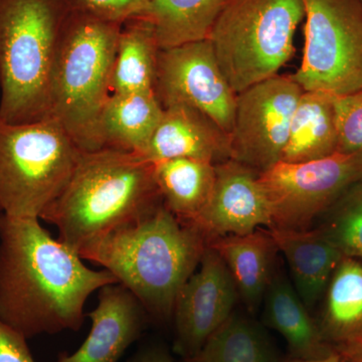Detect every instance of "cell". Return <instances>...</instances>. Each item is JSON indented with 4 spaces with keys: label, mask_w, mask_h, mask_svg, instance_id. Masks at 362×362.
Wrapping results in <instances>:
<instances>
[{
    "label": "cell",
    "mask_w": 362,
    "mask_h": 362,
    "mask_svg": "<svg viewBox=\"0 0 362 362\" xmlns=\"http://www.w3.org/2000/svg\"><path fill=\"white\" fill-rule=\"evenodd\" d=\"M116 283L54 240L40 218L0 214V320L26 339L78 331L90 295Z\"/></svg>",
    "instance_id": "obj_1"
},
{
    "label": "cell",
    "mask_w": 362,
    "mask_h": 362,
    "mask_svg": "<svg viewBox=\"0 0 362 362\" xmlns=\"http://www.w3.org/2000/svg\"><path fill=\"white\" fill-rule=\"evenodd\" d=\"M206 246L197 226L178 220L162 202L139 220L93 240L78 255L113 274L149 318L166 321Z\"/></svg>",
    "instance_id": "obj_2"
},
{
    "label": "cell",
    "mask_w": 362,
    "mask_h": 362,
    "mask_svg": "<svg viewBox=\"0 0 362 362\" xmlns=\"http://www.w3.org/2000/svg\"><path fill=\"white\" fill-rule=\"evenodd\" d=\"M153 163L136 152H82L63 192L40 220L78 252L93 240L139 220L162 204Z\"/></svg>",
    "instance_id": "obj_3"
},
{
    "label": "cell",
    "mask_w": 362,
    "mask_h": 362,
    "mask_svg": "<svg viewBox=\"0 0 362 362\" xmlns=\"http://www.w3.org/2000/svg\"><path fill=\"white\" fill-rule=\"evenodd\" d=\"M68 0H0V119L51 117L52 75Z\"/></svg>",
    "instance_id": "obj_4"
},
{
    "label": "cell",
    "mask_w": 362,
    "mask_h": 362,
    "mask_svg": "<svg viewBox=\"0 0 362 362\" xmlns=\"http://www.w3.org/2000/svg\"><path fill=\"white\" fill-rule=\"evenodd\" d=\"M121 26L71 11L62 33L52 75L51 117L84 152L103 149L100 118L111 96Z\"/></svg>",
    "instance_id": "obj_5"
},
{
    "label": "cell",
    "mask_w": 362,
    "mask_h": 362,
    "mask_svg": "<svg viewBox=\"0 0 362 362\" xmlns=\"http://www.w3.org/2000/svg\"><path fill=\"white\" fill-rule=\"evenodd\" d=\"M82 150L52 118L26 123L0 119V211L40 218L75 171Z\"/></svg>",
    "instance_id": "obj_6"
},
{
    "label": "cell",
    "mask_w": 362,
    "mask_h": 362,
    "mask_svg": "<svg viewBox=\"0 0 362 362\" xmlns=\"http://www.w3.org/2000/svg\"><path fill=\"white\" fill-rule=\"evenodd\" d=\"M304 16L302 0H226L209 40L237 94L278 75L291 59Z\"/></svg>",
    "instance_id": "obj_7"
},
{
    "label": "cell",
    "mask_w": 362,
    "mask_h": 362,
    "mask_svg": "<svg viewBox=\"0 0 362 362\" xmlns=\"http://www.w3.org/2000/svg\"><path fill=\"white\" fill-rule=\"evenodd\" d=\"M305 45L293 80L304 90L339 97L362 90L359 0H302Z\"/></svg>",
    "instance_id": "obj_8"
},
{
    "label": "cell",
    "mask_w": 362,
    "mask_h": 362,
    "mask_svg": "<svg viewBox=\"0 0 362 362\" xmlns=\"http://www.w3.org/2000/svg\"><path fill=\"white\" fill-rule=\"evenodd\" d=\"M362 180V154L335 153L303 163L278 162L259 175L272 228L308 230L340 195Z\"/></svg>",
    "instance_id": "obj_9"
},
{
    "label": "cell",
    "mask_w": 362,
    "mask_h": 362,
    "mask_svg": "<svg viewBox=\"0 0 362 362\" xmlns=\"http://www.w3.org/2000/svg\"><path fill=\"white\" fill-rule=\"evenodd\" d=\"M303 92L292 76L278 74L239 93L230 134L233 160L259 173L280 162Z\"/></svg>",
    "instance_id": "obj_10"
},
{
    "label": "cell",
    "mask_w": 362,
    "mask_h": 362,
    "mask_svg": "<svg viewBox=\"0 0 362 362\" xmlns=\"http://www.w3.org/2000/svg\"><path fill=\"white\" fill-rule=\"evenodd\" d=\"M156 93L162 107L189 105L232 132L238 94L223 75L209 40L160 51Z\"/></svg>",
    "instance_id": "obj_11"
},
{
    "label": "cell",
    "mask_w": 362,
    "mask_h": 362,
    "mask_svg": "<svg viewBox=\"0 0 362 362\" xmlns=\"http://www.w3.org/2000/svg\"><path fill=\"white\" fill-rule=\"evenodd\" d=\"M240 299L223 259L207 245L199 265L176 298L175 350L183 359L195 356L233 313Z\"/></svg>",
    "instance_id": "obj_12"
},
{
    "label": "cell",
    "mask_w": 362,
    "mask_h": 362,
    "mask_svg": "<svg viewBox=\"0 0 362 362\" xmlns=\"http://www.w3.org/2000/svg\"><path fill=\"white\" fill-rule=\"evenodd\" d=\"M259 175L233 159L216 164L213 194L194 223L206 243L225 235H246L261 226L272 228L270 204Z\"/></svg>",
    "instance_id": "obj_13"
},
{
    "label": "cell",
    "mask_w": 362,
    "mask_h": 362,
    "mask_svg": "<svg viewBox=\"0 0 362 362\" xmlns=\"http://www.w3.org/2000/svg\"><path fill=\"white\" fill-rule=\"evenodd\" d=\"M98 292L97 307L88 314L89 335L77 351L61 354L57 362H118L142 334L149 316L132 292L120 283Z\"/></svg>",
    "instance_id": "obj_14"
},
{
    "label": "cell",
    "mask_w": 362,
    "mask_h": 362,
    "mask_svg": "<svg viewBox=\"0 0 362 362\" xmlns=\"http://www.w3.org/2000/svg\"><path fill=\"white\" fill-rule=\"evenodd\" d=\"M140 156L157 162L190 158L218 164L232 159V142L226 132L204 112L185 103L163 107L160 122Z\"/></svg>",
    "instance_id": "obj_15"
},
{
    "label": "cell",
    "mask_w": 362,
    "mask_h": 362,
    "mask_svg": "<svg viewBox=\"0 0 362 362\" xmlns=\"http://www.w3.org/2000/svg\"><path fill=\"white\" fill-rule=\"evenodd\" d=\"M269 233L287 262L295 289L311 310L324 296L344 255L319 228L300 230L272 228Z\"/></svg>",
    "instance_id": "obj_16"
},
{
    "label": "cell",
    "mask_w": 362,
    "mask_h": 362,
    "mask_svg": "<svg viewBox=\"0 0 362 362\" xmlns=\"http://www.w3.org/2000/svg\"><path fill=\"white\" fill-rule=\"evenodd\" d=\"M262 305L264 325L284 337L289 357L319 359L334 351L281 267H275Z\"/></svg>",
    "instance_id": "obj_17"
},
{
    "label": "cell",
    "mask_w": 362,
    "mask_h": 362,
    "mask_svg": "<svg viewBox=\"0 0 362 362\" xmlns=\"http://www.w3.org/2000/svg\"><path fill=\"white\" fill-rule=\"evenodd\" d=\"M216 250L232 276L247 310L256 313L263 303L275 270V243L268 230L225 235L207 242Z\"/></svg>",
    "instance_id": "obj_18"
},
{
    "label": "cell",
    "mask_w": 362,
    "mask_h": 362,
    "mask_svg": "<svg viewBox=\"0 0 362 362\" xmlns=\"http://www.w3.org/2000/svg\"><path fill=\"white\" fill-rule=\"evenodd\" d=\"M162 114L156 90L111 94L100 118L102 147L141 154Z\"/></svg>",
    "instance_id": "obj_19"
},
{
    "label": "cell",
    "mask_w": 362,
    "mask_h": 362,
    "mask_svg": "<svg viewBox=\"0 0 362 362\" xmlns=\"http://www.w3.org/2000/svg\"><path fill=\"white\" fill-rule=\"evenodd\" d=\"M334 97L304 90L292 116L281 161L303 163L338 153Z\"/></svg>",
    "instance_id": "obj_20"
},
{
    "label": "cell",
    "mask_w": 362,
    "mask_h": 362,
    "mask_svg": "<svg viewBox=\"0 0 362 362\" xmlns=\"http://www.w3.org/2000/svg\"><path fill=\"white\" fill-rule=\"evenodd\" d=\"M154 178L164 206L178 220L194 223L204 211L216 182V165L190 158L153 162Z\"/></svg>",
    "instance_id": "obj_21"
},
{
    "label": "cell",
    "mask_w": 362,
    "mask_h": 362,
    "mask_svg": "<svg viewBox=\"0 0 362 362\" xmlns=\"http://www.w3.org/2000/svg\"><path fill=\"white\" fill-rule=\"evenodd\" d=\"M226 0H150L141 14L160 51L209 39Z\"/></svg>",
    "instance_id": "obj_22"
},
{
    "label": "cell",
    "mask_w": 362,
    "mask_h": 362,
    "mask_svg": "<svg viewBox=\"0 0 362 362\" xmlns=\"http://www.w3.org/2000/svg\"><path fill=\"white\" fill-rule=\"evenodd\" d=\"M160 49L151 23L136 16L121 26L111 77V94L156 90Z\"/></svg>",
    "instance_id": "obj_23"
},
{
    "label": "cell",
    "mask_w": 362,
    "mask_h": 362,
    "mask_svg": "<svg viewBox=\"0 0 362 362\" xmlns=\"http://www.w3.org/2000/svg\"><path fill=\"white\" fill-rule=\"evenodd\" d=\"M319 327L331 345L362 329V261L344 257L324 293Z\"/></svg>",
    "instance_id": "obj_24"
},
{
    "label": "cell",
    "mask_w": 362,
    "mask_h": 362,
    "mask_svg": "<svg viewBox=\"0 0 362 362\" xmlns=\"http://www.w3.org/2000/svg\"><path fill=\"white\" fill-rule=\"evenodd\" d=\"M265 328L249 316L233 313L195 356L183 362H282Z\"/></svg>",
    "instance_id": "obj_25"
},
{
    "label": "cell",
    "mask_w": 362,
    "mask_h": 362,
    "mask_svg": "<svg viewBox=\"0 0 362 362\" xmlns=\"http://www.w3.org/2000/svg\"><path fill=\"white\" fill-rule=\"evenodd\" d=\"M322 216L318 228L344 257L362 261V180L347 188Z\"/></svg>",
    "instance_id": "obj_26"
},
{
    "label": "cell",
    "mask_w": 362,
    "mask_h": 362,
    "mask_svg": "<svg viewBox=\"0 0 362 362\" xmlns=\"http://www.w3.org/2000/svg\"><path fill=\"white\" fill-rule=\"evenodd\" d=\"M338 153L362 154V90L334 97Z\"/></svg>",
    "instance_id": "obj_27"
},
{
    "label": "cell",
    "mask_w": 362,
    "mask_h": 362,
    "mask_svg": "<svg viewBox=\"0 0 362 362\" xmlns=\"http://www.w3.org/2000/svg\"><path fill=\"white\" fill-rule=\"evenodd\" d=\"M71 11H82L101 20L123 25L141 16L150 0H68Z\"/></svg>",
    "instance_id": "obj_28"
},
{
    "label": "cell",
    "mask_w": 362,
    "mask_h": 362,
    "mask_svg": "<svg viewBox=\"0 0 362 362\" xmlns=\"http://www.w3.org/2000/svg\"><path fill=\"white\" fill-rule=\"evenodd\" d=\"M26 340L0 320V362H35Z\"/></svg>",
    "instance_id": "obj_29"
},
{
    "label": "cell",
    "mask_w": 362,
    "mask_h": 362,
    "mask_svg": "<svg viewBox=\"0 0 362 362\" xmlns=\"http://www.w3.org/2000/svg\"><path fill=\"white\" fill-rule=\"evenodd\" d=\"M333 350L341 362H362V329L332 344Z\"/></svg>",
    "instance_id": "obj_30"
},
{
    "label": "cell",
    "mask_w": 362,
    "mask_h": 362,
    "mask_svg": "<svg viewBox=\"0 0 362 362\" xmlns=\"http://www.w3.org/2000/svg\"><path fill=\"white\" fill-rule=\"evenodd\" d=\"M130 362H175L173 357L165 349L160 346H152L142 349L133 356Z\"/></svg>",
    "instance_id": "obj_31"
},
{
    "label": "cell",
    "mask_w": 362,
    "mask_h": 362,
    "mask_svg": "<svg viewBox=\"0 0 362 362\" xmlns=\"http://www.w3.org/2000/svg\"><path fill=\"white\" fill-rule=\"evenodd\" d=\"M282 362H341L340 361L339 357L337 354L333 351L330 356L323 357V358L319 359H298L292 358V357L288 356L287 358L283 359Z\"/></svg>",
    "instance_id": "obj_32"
},
{
    "label": "cell",
    "mask_w": 362,
    "mask_h": 362,
    "mask_svg": "<svg viewBox=\"0 0 362 362\" xmlns=\"http://www.w3.org/2000/svg\"><path fill=\"white\" fill-rule=\"evenodd\" d=\"M359 2H361V6L362 7V0H359Z\"/></svg>",
    "instance_id": "obj_33"
},
{
    "label": "cell",
    "mask_w": 362,
    "mask_h": 362,
    "mask_svg": "<svg viewBox=\"0 0 362 362\" xmlns=\"http://www.w3.org/2000/svg\"><path fill=\"white\" fill-rule=\"evenodd\" d=\"M0 214H1V211H0Z\"/></svg>",
    "instance_id": "obj_34"
}]
</instances>
